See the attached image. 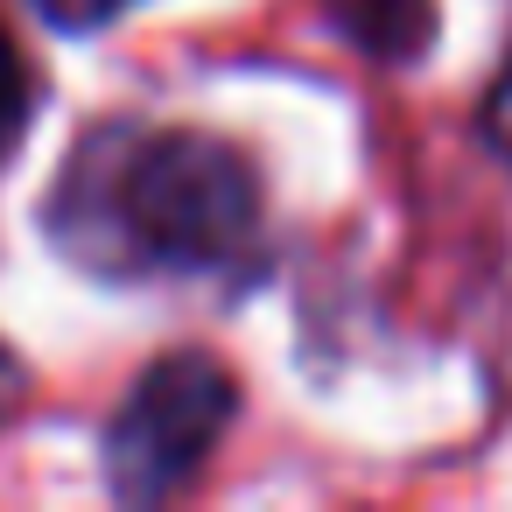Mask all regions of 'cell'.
I'll use <instances>...</instances> for the list:
<instances>
[{
  "label": "cell",
  "mask_w": 512,
  "mask_h": 512,
  "mask_svg": "<svg viewBox=\"0 0 512 512\" xmlns=\"http://www.w3.org/2000/svg\"><path fill=\"white\" fill-rule=\"evenodd\" d=\"M50 225L92 274H218L260 232V183L218 134L99 127L78 148Z\"/></svg>",
  "instance_id": "cell-1"
},
{
  "label": "cell",
  "mask_w": 512,
  "mask_h": 512,
  "mask_svg": "<svg viewBox=\"0 0 512 512\" xmlns=\"http://www.w3.org/2000/svg\"><path fill=\"white\" fill-rule=\"evenodd\" d=\"M225 421H232V379L218 358L204 351L155 358L106 428V484L127 505H155L183 491L204 470Z\"/></svg>",
  "instance_id": "cell-2"
},
{
  "label": "cell",
  "mask_w": 512,
  "mask_h": 512,
  "mask_svg": "<svg viewBox=\"0 0 512 512\" xmlns=\"http://www.w3.org/2000/svg\"><path fill=\"white\" fill-rule=\"evenodd\" d=\"M330 15L351 43H365L372 57H414L428 43V0H330Z\"/></svg>",
  "instance_id": "cell-3"
},
{
  "label": "cell",
  "mask_w": 512,
  "mask_h": 512,
  "mask_svg": "<svg viewBox=\"0 0 512 512\" xmlns=\"http://www.w3.org/2000/svg\"><path fill=\"white\" fill-rule=\"evenodd\" d=\"M22 120H29V71H22L15 43L0 36V148H15Z\"/></svg>",
  "instance_id": "cell-4"
},
{
  "label": "cell",
  "mask_w": 512,
  "mask_h": 512,
  "mask_svg": "<svg viewBox=\"0 0 512 512\" xmlns=\"http://www.w3.org/2000/svg\"><path fill=\"white\" fill-rule=\"evenodd\" d=\"M36 8L57 22V29H99V22H113L127 0H36Z\"/></svg>",
  "instance_id": "cell-5"
},
{
  "label": "cell",
  "mask_w": 512,
  "mask_h": 512,
  "mask_svg": "<svg viewBox=\"0 0 512 512\" xmlns=\"http://www.w3.org/2000/svg\"><path fill=\"white\" fill-rule=\"evenodd\" d=\"M484 120H491V141H498V148L512 155V57H505V78H498V92H491Z\"/></svg>",
  "instance_id": "cell-6"
},
{
  "label": "cell",
  "mask_w": 512,
  "mask_h": 512,
  "mask_svg": "<svg viewBox=\"0 0 512 512\" xmlns=\"http://www.w3.org/2000/svg\"><path fill=\"white\" fill-rule=\"evenodd\" d=\"M8 393H15V358L0 351V407H8Z\"/></svg>",
  "instance_id": "cell-7"
}]
</instances>
